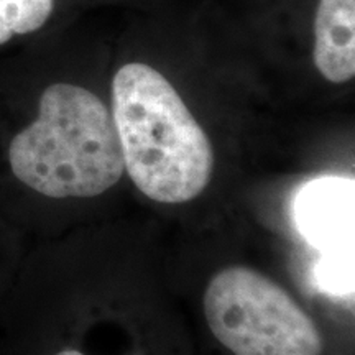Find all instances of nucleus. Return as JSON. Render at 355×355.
<instances>
[{"label":"nucleus","instance_id":"nucleus-1","mask_svg":"<svg viewBox=\"0 0 355 355\" xmlns=\"http://www.w3.org/2000/svg\"><path fill=\"white\" fill-rule=\"evenodd\" d=\"M112 119L133 184L157 202L198 198L214 175V150L171 83L128 63L112 81Z\"/></svg>","mask_w":355,"mask_h":355},{"label":"nucleus","instance_id":"nucleus-2","mask_svg":"<svg viewBox=\"0 0 355 355\" xmlns=\"http://www.w3.org/2000/svg\"><path fill=\"white\" fill-rule=\"evenodd\" d=\"M38 109L8 148L17 180L55 199L96 198L119 183L125 171L121 140L99 97L58 83L44 89Z\"/></svg>","mask_w":355,"mask_h":355},{"label":"nucleus","instance_id":"nucleus-3","mask_svg":"<svg viewBox=\"0 0 355 355\" xmlns=\"http://www.w3.org/2000/svg\"><path fill=\"white\" fill-rule=\"evenodd\" d=\"M204 314L234 355H322L313 319L285 288L248 266H227L212 277Z\"/></svg>","mask_w":355,"mask_h":355},{"label":"nucleus","instance_id":"nucleus-4","mask_svg":"<svg viewBox=\"0 0 355 355\" xmlns=\"http://www.w3.org/2000/svg\"><path fill=\"white\" fill-rule=\"evenodd\" d=\"M295 222L319 252L354 247V180L319 176L303 184L293 204Z\"/></svg>","mask_w":355,"mask_h":355},{"label":"nucleus","instance_id":"nucleus-5","mask_svg":"<svg viewBox=\"0 0 355 355\" xmlns=\"http://www.w3.org/2000/svg\"><path fill=\"white\" fill-rule=\"evenodd\" d=\"M314 64L329 83L355 74V0H319L314 19Z\"/></svg>","mask_w":355,"mask_h":355},{"label":"nucleus","instance_id":"nucleus-6","mask_svg":"<svg viewBox=\"0 0 355 355\" xmlns=\"http://www.w3.org/2000/svg\"><path fill=\"white\" fill-rule=\"evenodd\" d=\"M55 0H0V44L37 32L50 19Z\"/></svg>","mask_w":355,"mask_h":355},{"label":"nucleus","instance_id":"nucleus-7","mask_svg":"<svg viewBox=\"0 0 355 355\" xmlns=\"http://www.w3.org/2000/svg\"><path fill=\"white\" fill-rule=\"evenodd\" d=\"M314 277L326 295L349 296L354 290V247L324 252Z\"/></svg>","mask_w":355,"mask_h":355},{"label":"nucleus","instance_id":"nucleus-8","mask_svg":"<svg viewBox=\"0 0 355 355\" xmlns=\"http://www.w3.org/2000/svg\"><path fill=\"white\" fill-rule=\"evenodd\" d=\"M56 355H84L79 352V350H73V349H66V350H61V352H58Z\"/></svg>","mask_w":355,"mask_h":355}]
</instances>
